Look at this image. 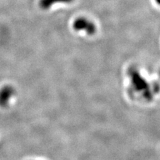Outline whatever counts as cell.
Wrapping results in <instances>:
<instances>
[{"instance_id":"cell-1","label":"cell","mask_w":160,"mask_h":160,"mask_svg":"<svg viewBox=\"0 0 160 160\" xmlns=\"http://www.w3.org/2000/svg\"><path fill=\"white\" fill-rule=\"evenodd\" d=\"M73 28L76 31H85L89 35H93L96 32L95 24L86 18H79L75 20Z\"/></svg>"},{"instance_id":"cell-2","label":"cell","mask_w":160,"mask_h":160,"mask_svg":"<svg viewBox=\"0 0 160 160\" xmlns=\"http://www.w3.org/2000/svg\"><path fill=\"white\" fill-rule=\"evenodd\" d=\"M15 94V89L11 86H6L0 89V106L6 107Z\"/></svg>"},{"instance_id":"cell-3","label":"cell","mask_w":160,"mask_h":160,"mask_svg":"<svg viewBox=\"0 0 160 160\" xmlns=\"http://www.w3.org/2000/svg\"><path fill=\"white\" fill-rule=\"evenodd\" d=\"M73 2V0H40L39 6L43 9H47L51 8L53 5L58 3H69Z\"/></svg>"},{"instance_id":"cell-4","label":"cell","mask_w":160,"mask_h":160,"mask_svg":"<svg viewBox=\"0 0 160 160\" xmlns=\"http://www.w3.org/2000/svg\"><path fill=\"white\" fill-rule=\"evenodd\" d=\"M156 2L159 4V5H160V0H156Z\"/></svg>"}]
</instances>
